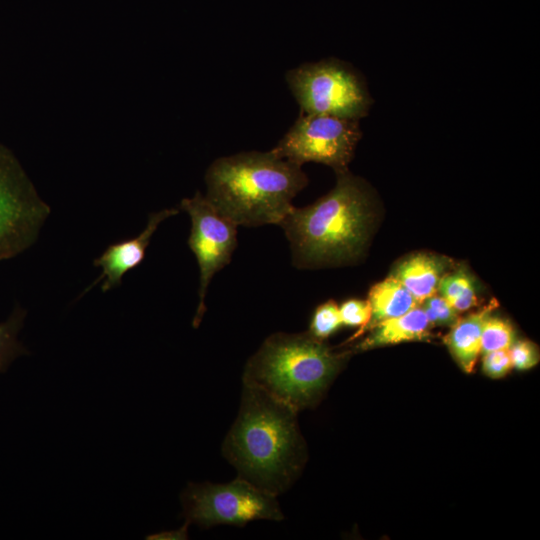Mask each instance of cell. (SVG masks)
I'll list each match as a JSON object with an SVG mask.
<instances>
[{"label":"cell","mask_w":540,"mask_h":540,"mask_svg":"<svg viewBox=\"0 0 540 540\" xmlns=\"http://www.w3.org/2000/svg\"><path fill=\"white\" fill-rule=\"evenodd\" d=\"M490 303L483 309L457 319L445 337V343L454 360L467 373L474 370L481 352V332L484 319L494 309Z\"/></svg>","instance_id":"13"},{"label":"cell","mask_w":540,"mask_h":540,"mask_svg":"<svg viewBox=\"0 0 540 540\" xmlns=\"http://www.w3.org/2000/svg\"><path fill=\"white\" fill-rule=\"evenodd\" d=\"M512 366L518 370H528L539 362L536 345L527 340L514 341L509 348Z\"/></svg>","instance_id":"21"},{"label":"cell","mask_w":540,"mask_h":540,"mask_svg":"<svg viewBox=\"0 0 540 540\" xmlns=\"http://www.w3.org/2000/svg\"><path fill=\"white\" fill-rule=\"evenodd\" d=\"M186 522L200 528L227 524L239 527L255 520L281 521L276 496L237 477L229 483H189L181 495Z\"/></svg>","instance_id":"6"},{"label":"cell","mask_w":540,"mask_h":540,"mask_svg":"<svg viewBox=\"0 0 540 540\" xmlns=\"http://www.w3.org/2000/svg\"><path fill=\"white\" fill-rule=\"evenodd\" d=\"M342 326L339 306L335 301L320 304L312 314L308 333L323 341L334 334Z\"/></svg>","instance_id":"18"},{"label":"cell","mask_w":540,"mask_h":540,"mask_svg":"<svg viewBox=\"0 0 540 540\" xmlns=\"http://www.w3.org/2000/svg\"><path fill=\"white\" fill-rule=\"evenodd\" d=\"M422 304L431 326H452L458 319V312L442 296L433 295Z\"/></svg>","instance_id":"20"},{"label":"cell","mask_w":540,"mask_h":540,"mask_svg":"<svg viewBox=\"0 0 540 540\" xmlns=\"http://www.w3.org/2000/svg\"><path fill=\"white\" fill-rule=\"evenodd\" d=\"M512 367L509 349L496 350L484 354L482 369L488 377L495 379L504 377Z\"/></svg>","instance_id":"22"},{"label":"cell","mask_w":540,"mask_h":540,"mask_svg":"<svg viewBox=\"0 0 540 540\" xmlns=\"http://www.w3.org/2000/svg\"><path fill=\"white\" fill-rule=\"evenodd\" d=\"M371 319L367 326L395 318L419 305L413 295L392 275L372 286L368 294Z\"/></svg>","instance_id":"14"},{"label":"cell","mask_w":540,"mask_h":540,"mask_svg":"<svg viewBox=\"0 0 540 540\" xmlns=\"http://www.w3.org/2000/svg\"><path fill=\"white\" fill-rule=\"evenodd\" d=\"M431 327L423 308L416 306L403 315L374 325L372 332L356 349L365 351L402 342L425 340L430 336Z\"/></svg>","instance_id":"12"},{"label":"cell","mask_w":540,"mask_h":540,"mask_svg":"<svg viewBox=\"0 0 540 540\" xmlns=\"http://www.w3.org/2000/svg\"><path fill=\"white\" fill-rule=\"evenodd\" d=\"M180 208L188 213L191 220L187 243L196 257L200 273L199 301L192 322L197 328L206 311L209 283L219 270L230 263L237 247V225L221 215L200 191L192 198H184Z\"/></svg>","instance_id":"9"},{"label":"cell","mask_w":540,"mask_h":540,"mask_svg":"<svg viewBox=\"0 0 540 540\" xmlns=\"http://www.w3.org/2000/svg\"><path fill=\"white\" fill-rule=\"evenodd\" d=\"M205 197L237 226L277 224L306 187L301 166L267 152H242L216 159L205 174Z\"/></svg>","instance_id":"3"},{"label":"cell","mask_w":540,"mask_h":540,"mask_svg":"<svg viewBox=\"0 0 540 540\" xmlns=\"http://www.w3.org/2000/svg\"><path fill=\"white\" fill-rule=\"evenodd\" d=\"M297 414L263 389L243 383L238 415L222 445L237 477L276 497L296 481L307 459Z\"/></svg>","instance_id":"1"},{"label":"cell","mask_w":540,"mask_h":540,"mask_svg":"<svg viewBox=\"0 0 540 540\" xmlns=\"http://www.w3.org/2000/svg\"><path fill=\"white\" fill-rule=\"evenodd\" d=\"M514 329L511 323L497 316H486L481 332V352L483 354L509 349L514 343Z\"/></svg>","instance_id":"17"},{"label":"cell","mask_w":540,"mask_h":540,"mask_svg":"<svg viewBox=\"0 0 540 540\" xmlns=\"http://www.w3.org/2000/svg\"><path fill=\"white\" fill-rule=\"evenodd\" d=\"M438 290L457 312L468 311L478 304L474 280L464 268L445 273Z\"/></svg>","instance_id":"15"},{"label":"cell","mask_w":540,"mask_h":540,"mask_svg":"<svg viewBox=\"0 0 540 540\" xmlns=\"http://www.w3.org/2000/svg\"><path fill=\"white\" fill-rule=\"evenodd\" d=\"M448 261L434 254L416 253L402 260L392 276L400 281L420 304L436 294Z\"/></svg>","instance_id":"11"},{"label":"cell","mask_w":540,"mask_h":540,"mask_svg":"<svg viewBox=\"0 0 540 540\" xmlns=\"http://www.w3.org/2000/svg\"><path fill=\"white\" fill-rule=\"evenodd\" d=\"M50 213L18 159L0 144V261L30 248Z\"/></svg>","instance_id":"7"},{"label":"cell","mask_w":540,"mask_h":540,"mask_svg":"<svg viewBox=\"0 0 540 540\" xmlns=\"http://www.w3.org/2000/svg\"><path fill=\"white\" fill-rule=\"evenodd\" d=\"M360 137L357 120L301 113L271 151L299 166L317 162L340 173L348 170Z\"/></svg>","instance_id":"8"},{"label":"cell","mask_w":540,"mask_h":540,"mask_svg":"<svg viewBox=\"0 0 540 540\" xmlns=\"http://www.w3.org/2000/svg\"><path fill=\"white\" fill-rule=\"evenodd\" d=\"M347 357L308 332H277L248 359L242 379L299 412L319 402Z\"/></svg>","instance_id":"4"},{"label":"cell","mask_w":540,"mask_h":540,"mask_svg":"<svg viewBox=\"0 0 540 540\" xmlns=\"http://www.w3.org/2000/svg\"><path fill=\"white\" fill-rule=\"evenodd\" d=\"M285 79L302 114L359 121L372 102L358 73L337 59L302 64L289 70Z\"/></svg>","instance_id":"5"},{"label":"cell","mask_w":540,"mask_h":540,"mask_svg":"<svg viewBox=\"0 0 540 540\" xmlns=\"http://www.w3.org/2000/svg\"><path fill=\"white\" fill-rule=\"evenodd\" d=\"M25 316L26 311L16 306L10 317L0 323V373L6 371L17 357L28 354L27 349L17 339Z\"/></svg>","instance_id":"16"},{"label":"cell","mask_w":540,"mask_h":540,"mask_svg":"<svg viewBox=\"0 0 540 540\" xmlns=\"http://www.w3.org/2000/svg\"><path fill=\"white\" fill-rule=\"evenodd\" d=\"M336 174L328 194L306 207L293 206L279 223L297 268L350 262L366 245L372 224L369 191L348 170Z\"/></svg>","instance_id":"2"},{"label":"cell","mask_w":540,"mask_h":540,"mask_svg":"<svg viewBox=\"0 0 540 540\" xmlns=\"http://www.w3.org/2000/svg\"><path fill=\"white\" fill-rule=\"evenodd\" d=\"M188 522H185L183 527L175 531L161 532L148 537L149 539H187Z\"/></svg>","instance_id":"23"},{"label":"cell","mask_w":540,"mask_h":540,"mask_svg":"<svg viewBox=\"0 0 540 540\" xmlns=\"http://www.w3.org/2000/svg\"><path fill=\"white\" fill-rule=\"evenodd\" d=\"M339 312L342 325L359 328L355 337L366 330L371 319V308L367 300L348 299L339 306Z\"/></svg>","instance_id":"19"},{"label":"cell","mask_w":540,"mask_h":540,"mask_svg":"<svg viewBox=\"0 0 540 540\" xmlns=\"http://www.w3.org/2000/svg\"><path fill=\"white\" fill-rule=\"evenodd\" d=\"M178 208L163 209L149 214L144 230L136 237L109 245L106 250L93 261L100 267V276L82 293L84 295L100 281L102 292L120 286L123 276L142 263L150 240L161 222L178 214Z\"/></svg>","instance_id":"10"}]
</instances>
